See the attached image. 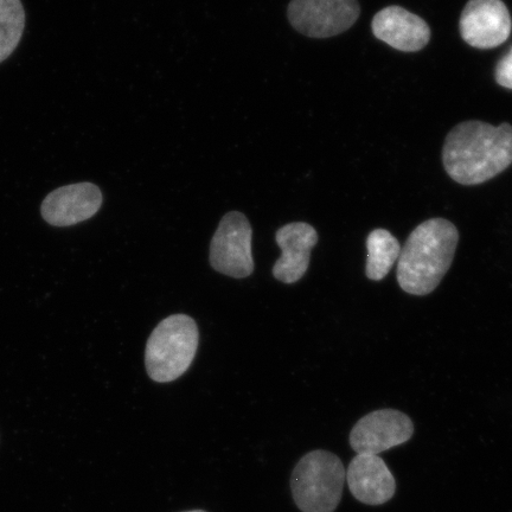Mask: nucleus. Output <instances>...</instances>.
I'll list each match as a JSON object with an SVG mask.
<instances>
[{
  "mask_svg": "<svg viewBox=\"0 0 512 512\" xmlns=\"http://www.w3.org/2000/svg\"><path fill=\"white\" fill-rule=\"evenodd\" d=\"M445 170L453 181L478 185L512 164V126L465 121L448 133L443 150Z\"/></svg>",
  "mask_w": 512,
  "mask_h": 512,
  "instance_id": "nucleus-1",
  "label": "nucleus"
},
{
  "mask_svg": "<svg viewBox=\"0 0 512 512\" xmlns=\"http://www.w3.org/2000/svg\"><path fill=\"white\" fill-rule=\"evenodd\" d=\"M458 229L445 219H431L416 227L401 248L398 281L412 296H427L439 286L452 265Z\"/></svg>",
  "mask_w": 512,
  "mask_h": 512,
  "instance_id": "nucleus-2",
  "label": "nucleus"
},
{
  "mask_svg": "<svg viewBox=\"0 0 512 512\" xmlns=\"http://www.w3.org/2000/svg\"><path fill=\"white\" fill-rule=\"evenodd\" d=\"M198 343L200 334L194 319L174 315L162 320L146 344L147 374L159 383L179 379L194 361Z\"/></svg>",
  "mask_w": 512,
  "mask_h": 512,
  "instance_id": "nucleus-3",
  "label": "nucleus"
},
{
  "mask_svg": "<svg viewBox=\"0 0 512 512\" xmlns=\"http://www.w3.org/2000/svg\"><path fill=\"white\" fill-rule=\"evenodd\" d=\"M345 476L336 454L323 450L305 454L291 477L294 503L303 512H334L341 503Z\"/></svg>",
  "mask_w": 512,
  "mask_h": 512,
  "instance_id": "nucleus-4",
  "label": "nucleus"
},
{
  "mask_svg": "<svg viewBox=\"0 0 512 512\" xmlns=\"http://www.w3.org/2000/svg\"><path fill=\"white\" fill-rule=\"evenodd\" d=\"M253 230L247 217L230 211L223 217L210 243V264L214 270L235 279L254 272Z\"/></svg>",
  "mask_w": 512,
  "mask_h": 512,
  "instance_id": "nucleus-5",
  "label": "nucleus"
},
{
  "mask_svg": "<svg viewBox=\"0 0 512 512\" xmlns=\"http://www.w3.org/2000/svg\"><path fill=\"white\" fill-rule=\"evenodd\" d=\"M358 0H291L287 16L292 27L312 38L342 34L360 17Z\"/></svg>",
  "mask_w": 512,
  "mask_h": 512,
  "instance_id": "nucleus-6",
  "label": "nucleus"
},
{
  "mask_svg": "<svg viewBox=\"0 0 512 512\" xmlns=\"http://www.w3.org/2000/svg\"><path fill=\"white\" fill-rule=\"evenodd\" d=\"M414 434V424L405 413L380 409L363 416L352 428L350 446L357 454H373L406 444Z\"/></svg>",
  "mask_w": 512,
  "mask_h": 512,
  "instance_id": "nucleus-7",
  "label": "nucleus"
},
{
  "mask_svg": "<svg viewBox=\"0 0 512 512\" xmlns=\"http://www.w3.org/2000/svg\"><path fill=\"white\" fill-rule=\"evenodd\" d=\"M460 35L469 46L492 49L508 41L510 12L502 0H470L459 22Z\"/></svg>",
  "mask_w": 512,
  "mask_h": 512,
  "instance_id": "nucleus-8",
  "label": "nucleus"
},
{
  "mask_svg": "<svg viewBox=\"0 0 512 512\" xmlns=\"http://www.w3.org/2000/svg\"><path fill=\"white\" fill-rule=\"evenodd\" d=\"M102 192L93 183L66 185L44 198L41 214L54 227H70L92 219L102 206Z\"/></svg>",
  "mask_w": 512,
  "mask_h": 512,
  "instance_id": "nucleus-9",
  "label": "nucleus"
},
{
  "mask_svg": "<svg viewBox=\"0 0 512 512\" xmlns=\"http://www.w3.org/2000/svg\"><path fill=\"white\" fill-rule=\"evenodd\" d=\"M275 241L283 255L273 266L274 278L285 284L302 279L310 266L311 251L317 245V230L305 222H294L281 227Z\"/></svg>",
  "mask_w": 512,
  "mask_h": 512,
  "instance_id": "nucleus-10",
  "label": "nucleus"
},
{
  "mask_svg": "<svg viewBox=\"0 0 512 512\" xmlns=\"http://www.w3.org/2000/svg\"><path fill=\"white\" fill-rule=\"evenodd\" d=\"M371 28L380 41L406 53L424 49L431 38V29L424 19L401 6H388L377 12Z\"/></svg>",
  "mask_w": 512,
  "mask_h": 512,
  "instance_id": "nucleus-11",
  "label": "nucleus"
},
{
  "mask_svg": "<svg viewBox=\"0 0 512 512\" xmlns=\"http://www.w3.org/2000/svg\"><path fill=\"white\" fill-rule=\"evenodd\" d=\"M345 480L358 502L373 507L389 502L396 492L393 473L381 457L373 454H357L351 460Z\"/></svg>",
  "mask_w": 512,
  "mask_h": 512,
  "instance_id": "nucleus-12",
  "label": "nucleus"
},
{
  "mask_svg": "<svg viewBox=\"0 0 512 512\" xmlns=\"http://www.w3.org/2000/svg\"><path fill=\"white\" fill-rule=\"evenodd\" d=\"M368 258L366 273L373 281L387 277L395 262L399 260L401 246L386 229H375L367 239Z\"/></svg>",
  "mask_w": 512,
  "mask_h": 512,
  "instance_id": "nucleus-13",
  "label": "nucleus"
},
{
  "mask_svg": "<svg viewBox=\"0 0 512 512\" xmlns=\"http://www.w3.org/2000/svg\"><path fill=\"white\" fill-rule=\"evenodd\" d=\"M24 27L25 11L21 0H0V63L14 53Z\"/></svg>",
  "mask_w": 512,
  "mask_h": 512,
  "instance_id": "nucleus-14",
  "label": "nucleus"
},
{
  "mask_svg": "<svg viewBox=\"0 0 512 512\" xmlns=\"http://www.w3.org/2000/svg\"><path fill=\"white\" fill-rule=\"evenodd\" d=\"M495 78L499 86L512 89V47L497 63Z\"/></svg>",
  "mask_w": 512,
  "mask_h": 512,
  "instance_id": "nucleus-15",
  "label": "nucleus"
},
{
  "mask_svg": "<svg viewBox=\"0 0 512 512\" xmlns=\"http://www.w3.org/2000/svg\"><path fill=\"white\" fill-rule=\"evenodd\" d=\"M185 512H206V511H203V510H192V511H185Z\"/></svg>",
  "mask_w": 512,
  "mask_h": 512,
  "instance_id": "nucleus-16",
  "label": "nucleus"
}]
</instances>
